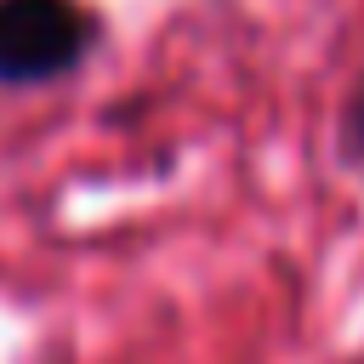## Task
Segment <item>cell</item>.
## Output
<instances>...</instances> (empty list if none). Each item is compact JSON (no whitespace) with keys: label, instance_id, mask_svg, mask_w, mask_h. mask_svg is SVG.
Segmentation results:
<instances>
[{"label":"cell","instance_id":"6da1fadb","mask_svg":"<svg viewBox=\"0 0 364 364\" xmlns=\"http://www.w3.org/2000/svg\"><path fill=\"white\" fill-rule=\"evenodd\" d=\"M97 23L80 0H0V85H40L68 74Z\"/></svg>","mask_w":364,"mask_h":364}]
</instances>
